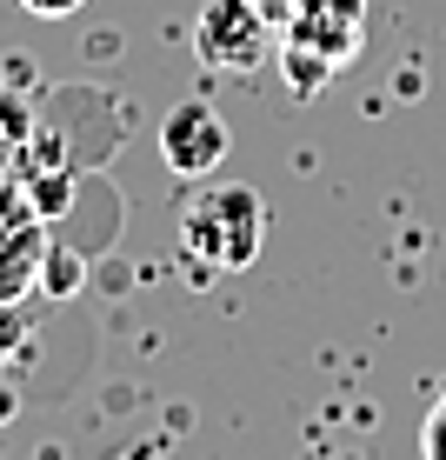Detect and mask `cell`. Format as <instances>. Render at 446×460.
I'll return each instance as SVG.
<instances>
[{
  "mask_svg": "<svg viewBox=\"0 0 446 460\" xmlns=\"http://www.w3.org/2000/svg\"><path fill=\"white\" fill-rule=\"evenodd\" d=\"M267 247V200L247 181H206L180 200V261L194 267V280L247 274Z\"/></svg>",
  "mask_w": 446,
  "mask_h": 460,
  "instance_id": "cell-1",
  "label": "cell"
},
{
  "mask_svg": "<svg viewBox=\"0 0 446 460\" xmlns=\"http://www.w3.org/2000/svg\"><path fill=\"white\" fill-rule=\"evenodd\" d=\"M194 54L214 74H253L267 67V54H280L274 13L260 0H206L194 21Z\"/></svg>",
  "mask_w": 446,
  "mask_h": 460,
  "instance_id": "cell-2",
  "label": "cell"
},
{
  "mask_svg": "<svg viewBox=\"0 0 446 460\" xmlns=\"http://www.w3.org/2000/svg\"><path fill=\"white\" fill-rule=\"evenodd\" d=\"M227 147H233V134H227V120H220V107L214 101H173L167 114H161V161L180 173V181H206L220 161H227Z\"/></svg>",
  "mask_w": 446,
  "mask_h": 460,
  "instance_id": "cell-3",
  "label": "cell"
},
{
  "mask_svg": "<svg viewBox=\"0 0 446 460\" xmlns=\"http://www.w3.org/2000/svg\"><path fill=\"white\" fill-rule=\"evenodd\" d=\"M280 40L313 47V54H327L333 67H340V60H354L360 40H366V0H293Z\"/></svg>",
  "mask_w": 446,
  "mask_h": 460,
  "instance_id": "cell-4",
  "label": "cell"
},
{
  "mask_svg": "<svg viewBox=\"0 0 446 460\" xmlns=\"http://www.w3.org/2000/svg\"><path fill=\"white\" fill-rule=\"evenodd\" d=\"M40 261H47V220L40 214L0 227V300H27V288L40 280Z\"/></svg>",
  "mask_w": 446,
  "mask_h": 460,
  "instance_id": "cell-5",
  "label": "cell"
},
{
  "mask_svg": "<svg viewBox=\"0 0 446 460\" xmlns=\"http://www.w3.org/2000/svg\"><path fill=\"white\" fill-rule=\"evenodd\" d=\"M34 114H40V107L27 101V87L0 81V173H13V161H21V147H27V134H34Z\"/></svg>",
  "mask_w": 446,
  "mask_h": 460,
  "instance_id": "cell-6",
  "label": "cell"
},
{
  "mask_svg": "<svg viewBox=\"0 0 446 460\" xmlns=\"http://www.w3.org/2000/svg\"><path fill=\"white\" fill-rule=\"evenodd\" d=\"M280 67H286V81H293V93H300V101H313V93L327 87L333 60H327V54H313V47H293V40H280Z\"/></svg>",
  "mask_w": 446,
  "mask_h": 460,
  "instance_id": "cell-7",
  "label": "cell"
},
{
  "mask_svg": "<svg viewBox=\"0 0 446 460\" xmlns=\"http://www.w3.org/2000/svg\"><path fill=\"white\" fill-rule=\"evenodd\" d=\"M74 280H81V261H74V247L47 241V261H40V288H47V294H74Z\"/></svg>",
  "mask_w": 446,
  "mask_h": 460,
  "instance_id": "cell-8",
  "label": "cell"
},
{
  "mask_svg": "<svg viewBox=\"0 0 446 460\" xmlns=\"http://www.w3.org/2000/svg\"><path fill=\"white\" fill-rule=\"evenodd\" d=\"M420 454H426V460H446V380H440V407H433L426 427H420Z\"/></svg>",
  "mask_w": 446,
  "mask_h": 460,
  "instance_id": "cell-9",
  "label": "cell"
},
{
  "mask_svg": "<svg viewBox=\"0 0 446 460\" xmlns=\"http://www.w3.org/2000/svg\"><path fill=\"white\" fill-rule=\"evenodd\" d=\"M27 13H34V21H67V13H81L87 0H21Z\"/></svg>",
  "mask_w": 446,
  "mask_h": 460,
  "instance_id": "cell-10",
  "label": "cell"
},
{
  "mask_svg": "<svg viewBox=\"0 0 446 460\" xmlns=\"http://www.w3.org/2000/svg\"><path fill=\"white\" fill-rule=\"evenodd\" d=\"M267 13H274V21H286V7H293V0H260Z\"/></svg>",
  "mask_w": 446,
  "mask_h": 460,
  "instance_id": "cell-11",
  "label": "cell"
}]
</instances>
